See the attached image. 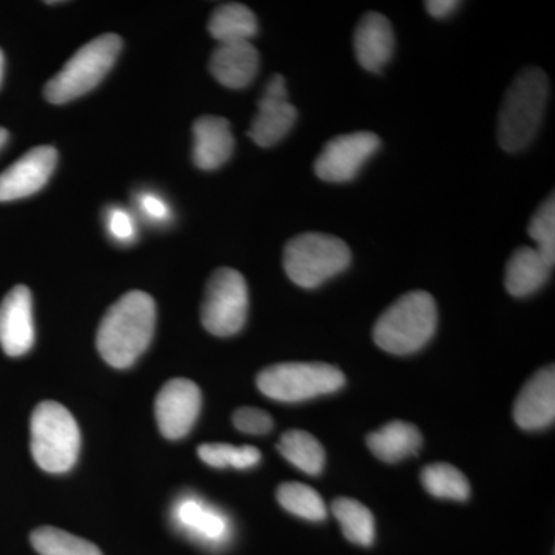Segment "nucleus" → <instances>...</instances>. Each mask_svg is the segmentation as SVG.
<instances>
[{"mask_svg": "<svg viewBox=\"0 0 555 555\" xmlns=\"http://www.w3.org/2000/svg\"><path fill=\"white\" fill-rule=\"evenodd\" d=\"M379 147L382 139L371 131L341 134L326 142L313 164V170L321 181L345 184L358 177Z\"/></svg>", "mask_w": 555, "mask_h": 555, "instance_id": "1a4fd4ad", "label": "nucleus"}, {"mask_svg": "<svg viewBox=\"0 0 555 555\" xmlns=\"http://www.w3.org/2000/svg\"><path fill=\"white\" fill-rule=\"evenodd\" d=\"M422 483L430 495L437 499L465 502L469 499L470 486L465 474L448 463H433L422 473Z\"/></svg>", "mask_w": 555, "mask_h": 555, "instance_id": "393cba45", "label": "nucleus"}, {"mask_svg": "<svg viewBox=\"0 0 555 555\" xmlns=\"http://www.w3.org/2000/svg\"><path fill=\"white\" fill-rule=\"evenodd\" d=\"M122 50V39L107 33L86 43L73 54L72 60L62 67L54 78L47 82L46 100L51 104H67L96 89L102 79L118 60Z\"/></svg>", "mask_w": 555, "mask_h": 555, "instance_id": "39448f33", "label": "nucleus"}, {"mask_svg": "<svg viewBox=\"0 0 555 555\" xmlns=\"http://www.w3.org/2000/svg\"><path fill=\"white\" fill-rule=\"evenodd\" d=\"M35 321L30 288H11L0 302V346L10 357H22L35 345Z\"/></svg>", "mask_w": 555, "mask_h": 555, "instance_id": "ddd939ff", "label": "nucleus"}, {"mask_svg": "<svg viewBox=\"0 0 555 555\" xmlns=\"http://www.w3.org/2000/svg\"><path fill=\"white\" fill-rule=\"evenodd\" d=\"M248 315V288L238 270L221 268L208 278L201 306V321L215 337H232L243 331Z\"/></svg>", "mask_w": 555, "mask_h": 555, "instance_id": "6e6552de", "label": "nucleus"}, {"mask_svg": "<svg viewBox=\"0 0 555 555\" xmlns=\"http://www.w3.org/2000/svg\"><path fill=\"white\" fill-rule=\"evenodd\" d=\"M425 7L430 16L436 17V20H444L459 9L460 2H456V0H429L425 3Z\"/></svg>", "mask_w": 555, "mask_h": 555, "instance_id": "2f4dec72", "label": "nucleus"}, {"mask_svg": "<svg viewBox=\"0 0 555 555\" xmlns=\"http://www.w3.org/2000/svg\"><path fill=\"white\" fill-rule=\"evenodd\" d=\"M528 235L535 243V250L554 266L555 262V199L554 193L537 208L528 224Z\"/></svg>", "mask_w": 555, "mask_h": 555, "instance_id": "cd10ccee", "label": "nucleus"}, {"mask_svg": "<svg viewBox=\"0 0 555 555\" xmlns=\"http://www.w3.org/2000/svg\"><path fill=\"white\" fill-rule=\"evenodd\" d=\"M438 312L436 299L425 291H412L397 299L378 318L374 341L393 356L418 352L436 335Z\"/></svg>", "mask_w": 555, "mask_h": 555, "instance_id": "7ed1b4c3", "label": "nucleus"}, {"mask_svg": "<svg viewBox=\"0 0 555 555\" xmlns=\"http://www.w3.org/2000/svg\"><path fill=\"white\" fill-rule=\"evenodd\" d=\"M208 33L219 43L250 42L258 33L257 16L243 3H224L211 13Z\"/></svg>", "mask_w": 555, "mask_h": 555, "instance_id": "aec40b11", "label": "nucleus"}, {"mask_svg": "<svg viewBox=\"0 0 555 555\" xmlns=\"http://www.w3.org/2000/svg\"><path fill=\"white\" fill-rule=\"evenodd\" d=\"M553 268L535 248H517L506 264V291L513 297H529L545 286Z\"/></svg>", "mask_w": 555, "mask_h": 555, "instance_id": "a211bd4d", "label": "nucleus"}, {"mask_svg": "<svg viewBox=\"0 0 555 555\" xmlns=\"http://www.w3.org/2000/svg\"><path fill=\"white\" fill-rule=\"evenodd\" d=\"M80 433L75 416L57 401H42L31 415V454L50 474L68 473L78 460Z\"/></svg>", "mask_w": 555, "mask_h": 555, "instance_id": "20e7f679", "label": "nucleus"}, {"mask_svg": "<svg viewBox=\"0 0 555 555\" xmlns=\"http://www.w3.org/2000/svg\"><path fill=\"white\" fill-rule=\"evenodd\" d=\"M276 499L280 505L299 518L310 521H323L327 517L323 499L308 485L284 483L278 488Z\"/></svg>", "mask_w": 555, "mask_h": 555, "instance_id": "a878e982", "label": "nucleus"}, {"mask_svg": "<svg viewBox=\"0 0 555 555\" xmlns=\"http://www.w3.org/2000/svg\"><path fill=\"white\" fill-rule=\"evenodd\" d=\"M7 141H9V131L0 127V149L7 144Z\"/></svg>", "mask_w": 555, "mask_h": 555, "instance_id": "473e14b6", "label": "nucleus"}, {"mask_svg": "<svg viewBox=\"0 0 555 555\" xmlns=\"http://www.w3.org/2000/svg\"><path fill=\"white\" fill-rule=\"evenodd\" d=\"M178 520L192 534L208 543L224 542L228 539L229 525L225 517L195 500L179 505Z\"/></svg>", "mask_w": 555, "mask_h": 555, "instance_id": "4be33fe9", "label": "nucleus"}, {"mask_svg": "<svg viewBox=\"0 0 555 555\" xmlns=\"http://www.w3.org/2000/svg\"><path fill=\"white\" fill-rule=\"evenodd\" d=\"M366 441L372 454L382 462L397 463L418 454L423 437L416 426L411 423L392 422L369 434Z\"/></svg>", "mask_w": 555, "mask_h": 555, "instance_id": "6ab92c4d", "label": "nucleus"}, {"mask_svg": "<svg viewBox=\"0 0 555 555\" xmlns=\"http://www.w3.org/2000/svg\"><path fill=\"white\" fill-rule=\"evenodd\" d=\"M201 390L185 378L170 379L156 397L155 414L160 434L169 440L188 436L198 420Z\"/></svg>", "mask_w": 555, "mask_h": 555, "instance_id": "9b49d317", "label": "nucleus"}, {"mask_svg": "<svg viewBox=\"0 0 555 555\" xmlns=\"http://www.w3.org/2000/svg\"><path fill=\"white\" fill-rule=\"evenodd\" d=\"M332 513L341 525L343 534L349 542L371 546L375 540V518L363 503L353 499H337Z\"/></svg>", "mask_w": 555, "mask_h": 555, "instance_id": "5701e85b", "label": "nucleus"}, {"mask_svg": "<svg viewBox=\"0 0 555 555\" xmlns=\"http://www.w3.org/2000/svg\"><path fill=\"white\" fill-rule=\"evenodd\" d=\"M233 425L248 436H266L273 429V420L261 409L241 408L233 414Z\"/></svg>", "mask_w": 555, "mask_h": 555, "instance_id": "c85d7f7f", "label": "nucleus"}, {"mask_svg": "<svg viewBox=\"0 0 555 555\" xmlns=\"http://www.w3.org/2000/svg\"><path fill=\"white\" fill-rule=\"evenodd\" d=\"M346 377L326 363H280L262 369L257 377L262 396L283 403H299L338 392Z\"/></svg>", "mask_w": 555, "mask_h": 555, "instance_id": "0eeeda50", "label": "nucleus"}, {"mask_svg": "<svg viewBox=\"0 0 555 555\" xmlns=\"http://www.w3.org/2000/svg\"><path fill=\"white\" fill-rule=\"evenodd\" d=\"M297 119V108L287 100L286 79L273 75L266 83L247 134L259 147H272L291 133Z\"/></svg>", "mask_w": 555, "mask_h": 555, "instance_id": "9d476101", "label": "nucleus"}, {"mask_svg": "<svg viewBox=\"0 0 555 555\" xmlns=\"http://www.w3.org/2000/svg\"><path fill=\"white\" fill-rule=\"evenodd\" d=\"M353 50L361 67L371 73L382 72L396 50V35L389 20L375 11L364 14L353 35Z\"/></svg>", "mask_w": 555, "mask_h": 555, "instance_id": "2eb2a0df", "label": "nucleus"}, {"mask_svg": "<svg viewBox=\"0 0 555 555\" xmlns=\"http://www.w3.org/2000/svg\"><path fill=\"white\" fill-rule=\"evenodd\" d=\"M550 101V80L545 72L521 69L513 80L499 113V144L505 152L528 147L539 133Z\"/></svg>", "mask_w": 555, "mask_h": 555, "instance_id": "f03ea898", "label": "nucleus"}, {"mask_svg": "<svg viewBox=\"0 0 555 555\" xmlns=\"http://www.w3.org/2000/svg\"><path fill=\"white\" fill-rule=\"evenodd\" d=\"M555 418V369L543 367L518 393L514 420L521 429L539 430L553 425Z\"/></svg>", "mask_w": 555, "mask_h": 555, "instance_id": "4468645a", "label": "nucleus"}, {"mask_svg": "<svg viewBox=\"0 0 555 555\" xmlns=\"http://www.w3.org/2000/svg\"><path fill=\"white\" fill-rule=\"evenodd\" d=\"M199 459L206 465L224 469V467H235V469H248L257 466L261 462V452L254 447H232L224 443H206L198 448Z\"/></svg>", "mask_w": 555, "mask_h": 555, "instance_id": "bb28decb", "label": "nucleus"}, {"mask_svg": "<svg viewBox=\"0 0 555 555\" xmlns=\"http://www.w3.org/2000/svg\"><path fill=\"white\" fill-rule=\"evenodd\" d=\"M278 451L291 465L298 467L309 476L323 473L326 465V452L315 437L305 430L292 429L283 434Z\"/></svg>", "mask_w": 555, "mask_h": 555, "instance_id": "412c9836", "label": "nucleus"}, {"mask_svg": "<svg viewBox=\"0 0 555 555\" xmlns=\"http://www.w3.org/2000/svg\"><path fill=\"white\" fill-rule=\"evenodd\" d=\"M31 545L40 555H102L100 547L54 526H40L31 532Z\"/></svg>", "mask_w": 555, "mask_h": 555, "instance_id": "b1692460", "label": "nucleus"}, {"mask_svg": "<svg viewBox=\"0 0 555 555\" xmlns=\"http://www.w3.org/2000/svg\"><path fill=\"white\" fill-rule=\"evenodd\" d=\"M108 232L119 243H130L137 236L133 218L120 207H112L107 214Z\"/></svg>", "mask_w": 555, "mask_h": 555, "instance_id": "c756f323", "label": "nucleus"}, {"mask_svg": "<svg viewBox=\"0 0 555 555\" xmlns=\"http://www.w3.org/2000/svg\"><path fill=\"white\" fill-rule=\"evenodd\" d=\"M139 206L150 219H155V221H164L169 218V207L155 193H142Z\"/></svg>", "mask_w": 555, "mask_h": 555, "instance_id": "7c9ffc66", "label": "nucleus"}, {"mask_svg": "<svg viewBox=\"0 0 555 555\" xmlns=\"http://www.w3.org/2000/svg\"><path fill=\"white\" fill-rule=\"evenodd\" d=\"M2 76H3V53H2V50H0V82H2Z\"/></svg>", "mask_w": 555, "mask_h": 555, "instance_id": "72a5a7b5", "label": "nucleus"}, {"mask_svg": "<svg viewBox=\"0 0 555 555\" xmlns=\"http://www.w3.org/2000/svg\"><path fill=\"white\" fill-rule=\"evenodd\" d=\"M284 270L292 283L317 288L345 272L352 254L345 241L326 233H301L284 247Z\"/></svg>", "mask_w": 555, "mask_h": 555, "instance_id": "423d86ee", "label": "nucleus"}, {"mask_svg": "<svg viewBox=\"0 0 555 555\" xmlns=\"http://www.w3.org/2000/svg\"><path fill=\"white\" fill-rule=\"evenodd\" d=\"M235 138L228 119L201 116L193 124V163L201 170H217L232 158Z\"/></svg>", "mask_w": 555, "mask_h": 555, "instance_id": "dca6fc26", "label": "nucleus"}, {"mask_svg": "<svg viewBox=\"0 0 555 555\" xmlns=\"http://www.w3.org/2000/svg\"><path fill=\"white\" fill-rule=\"evenodd\" d=\"M57 150L50 145L25 153L13 166L0 173V203L27 198L49 182L56 169Z\"/></svg>", "mask_w": 555, "mask_h": 555, "instance_id": "f8f14e48", "label": "nucleus"}, {"mask_svg": "<svg viewBox=\"0 0 555 555\" xmlns=\"http://www.w3.org/2000/svg\"><path fill=\"white\" fill-rule=\"evenodd\" d=\"M208 68L221 86L246 89L257 78L259 53L251 42L219 43L211 53Z\"/></svg>", "mask_w": 555, "mask_h": 555, "instance_id": "f3484780", "label": "nucleus"}, {"mask_svg": "<svg viewBox=\"0 0 555 555\" xmlns=\"http://www.w3.org/2000/svg\"><path fill=\"white\" fill-rule=\"evenodd\" d=\"M156 306L142 291H131L120 297L102 318L96 345L101 357L116 369L137 363L147 350L155 332Z\"/></svg>", "mask_w": 555, "mask_h": 555, "instance_id": "f257e3e1", "label": "nucleus"}]
</instances>
